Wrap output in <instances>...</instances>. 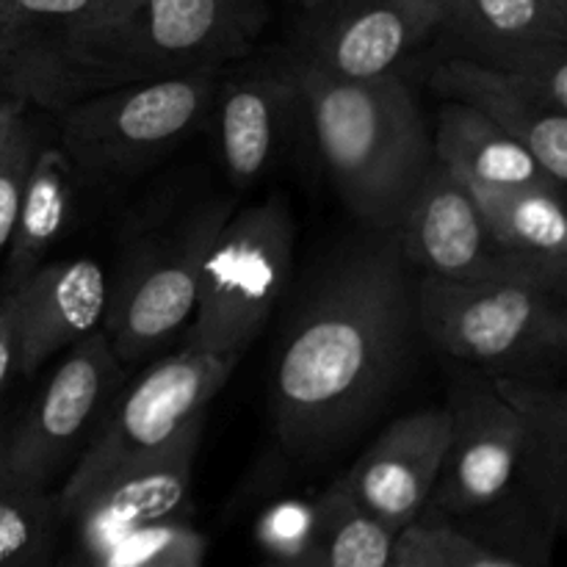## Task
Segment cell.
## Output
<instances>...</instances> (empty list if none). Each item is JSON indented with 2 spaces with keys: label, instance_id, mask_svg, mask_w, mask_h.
<instances>
[{
  "label": "cell",
  "instance_id": "6da1fadb",
  "mask_svg": "<svg viewBox=\"0 0 567 567\" xmlns=\"http://www.w3.org/2000/svg\"><path fill=\"white\" fill-rule=\"evenodd\" d=\"M415 277L393 233L347 244L310 286L271 374V421L288 454L321 463L382 408L413 360Z\"/></svg>",
  "mask_w": 567,
  "mask_h": 567
},
{
  "label": "cell",
  "instance_id": "7a4b0ae2",
  "mask_svg": "<svg viewBox=\"0 0 567 567\" xmlns=\"http://www.w3.org/2000/svg\"><path fill=\"white\" fill-rule=\"evenodd\" d=\"M291 59L305 114L338 194L369 230L393 233L435 164L432 133L402 72L336 78Z\"/></svg>",
  "mask_w": 567,
  "mask_h": 567
},
{
  "label": "cell",
  "instance_id": "3957f363",
  "mask_svg": "<svg viewBox=\"0 0 567 567\" xmlns=\"http://www.w3.org/2000/svg\"><path fill=\"white\" fill-rule=\"evenodd\" d=\"M266 22L269 0H103L61 55L50 111L125 83L236 64Z\"/></svg>",
  "mask_w": 567,
  "mask_h": 567
},
{
  "label": "cell",
  "instance_id": "277c9868",
  "mask_svg": "<svg viewBox=\"0 0 567 567\" xmlns=\"http://www.w3.org/2000/svg\"><path fill=\"white\" fill-rule=\"evenodd\" d=\"M221 75L208 66L75 100L55 111V147L86 186L131 181L208 120Z\"/></svg>",
  "mask_w": 567,
  "mask_h": 567
},
{
  "label": "cell",
  "instance_id": "5b68a950",
  "mask_svg": "<svg viewBox=\"0 0 567 567\" xmlns=\"http://www.w3.org/2000/svg\"><path fill=\"white\" fill-rule=\"evenodd\" d=\"M415 313L432 347L487 374H520L559 360L567 349L565 291L540 282L419 275Z\"/></svg>",
  "mask_w": 567,
  "mask_h": 567
},
{
  "label": "cell",
  "instance_id": "8992f818",
  "mask_svg": "<svg viewBox=\"0 0 567 567\" xmlns=\"http://www.w3.org/2000/svg\"><path fill=\"white\" fill-rule=\"evenodd\" d=\"M293 216L286 197L233 210L199 271L186 349L241 360L286 297L293 271Z\"/></svg>",
  "mask_w": 567,
  "mask_h": 567
},
{
  "label": "cell",
  "instance_id": "52a82bcc",
  "mask_svg": "<svg viewBox=\"0 0 567 567\" xmlns=\"http://www.w3.org/2000/svg\"><path fill=\"white\" fill-rule=\"evenodd\" d=\"M233 210V197L203 199L138 244L122 264L103 319L105 338L122 363L147 360L192 321L205 255Z\"/></svg>",
  "mask_w": 567,
  "mask_h": 567
},
{
  "label": "cell",
  "instance_id": "ba28073f",
  "mask_svg": "<svg viewBox=\"0 0 567 567\" xmlns=\"http://www.w3.org/2000/svg\"><path fill=\"white\" fill-rule=\"evenodd\" d=\"M238 360L186 349L155 363L127 393H120L92 441L55 491V504L66 507L109 471L164 446L188 421L205 413Z\"/></svg>",
  "mask_w": 567,
  "mask_h": 567
},
{
  "label": "cell",
  "instance_id": "9c48e42d",
  "mask_svg": "<svg viewBox=\"0 0 567 567\" xmlns=\"http://www.w3.org/2000/svg\"><path fill=\"white\" fill-rule=\"evenodd\" d=\"M122 382L125 363L103 330L72 343L20 424L0 437V457L28 482L55 493V482L59 476L64 482L78 454L100 430Z\"/></svg>",
  "mask_w": 567,
  "mask_h": 567
},
{
  "label": "cell",
  "instance_id": "30bf717a",
  "mask_svg": "<svg viewBox=\"0 0 567 567\" xmlns=\"http://www.w3.org/2000/svg\"><path fill=\"white\" fill-rule=\"evenodd\" d=\"M393 236L404 264L419 275L454 282L526 280L557 291L567 288L565 280L532 260L507 252L487 230L471 188L437 161L415 188Z\"/></svg>",
  "mask_w": 567,
  "mask_h": 567
},
{
  "label": "cell",
  "instance_id": "8fae6325",
  "mask_svg": "<svg viewBox=\"0 0 567 567\" xmlns=\"http://www.w3.org/2000/svg\"><path fill=\"white\" fill-rule=\"evenodd\" d=\"M203 430L205 413H199L164 446L109 471L59 509L75 567L92 563L131 532L186 518Z\"/></svg>",
  "mask_w": 567,
  "mask_h": 567
},
{
  "label": "cell",
  "instance_id": "7c38bea8",
  "mask_svg": "<svg viewBox=\"0 0 567 567\" xmlns=\"http://www.w3.org/2000/svg\"><path fill=\"white\" fill-rule=\"evenodd\" d=\"M305 11L293 59L352 81L402 72L446 20L443 0H319Z\"/></svg>",
  "mask_w": 567,
  "mask_h": 567
},
{
  "label": "cell",
  "instance_id": "4fadbf2b",
  "mask_svg": "<svg viewBox=\"0 0 567 567\" xmlns=\"http://www.w3.org/2000/svg\"><path fill=\"white\" fill-rule=\"evenodd\" d=\"M449 408V443L419 520H460L493 507L518 482V419L491 380H463Z\"/></svg>",
  "mask_w": 567,
  "mask_h": 567
},
{
  "label": "cell",
  "instance_id": "5bb4252c",
  "mask_svg": "<svg viewBox=\"0 0 567 567\" xmlns=\"http://www.w3.org/2000/svg\"><path fill=\"white\" fill-rule=\"evenodd\" d=\"M238 64L221 75L214 97L216 142L233 188L264 181L291 150L308 120L288 53Z\"/></svg>",
  "mask_w": 567,
  "mask_h": 567
},
{
  "label": "cell",
  "instance_id": "9a60e30c",
  "mask_svg": "<svg viewBox=\"0 0 567 567\" xmlns=\"http://www.w3.org/2000/svg\"><path fill=\"white\" fill-rule=\"evenodd\" d=\"M449 443V408L391 421L341 480L363 513L399 535L421 518Z\"/></svg>",
  "mask_w": 567,
  "mask_h": 567
},
{
  "label": "cell",
  "instance_id": "2e32d148",
  "mask_svg": "<svg viewBox=\"0 0 567 567\" xmlns=\"http://www.w3.org/2000/svg\"><path fill=\"white\" fill-rule=\"evenodd\" d=\"M111 280L94 258L44 260L17 297V374L42 365L94 330H103Z\"/></svg>",
  "mask_w": 567,
  "mask_h": 567
},
{
  "label": "cell",
  "instance_id": "e0dca14e",
  "mask_svg": "<svg viewBox=\"0 0 567 567\" xmlns=\"http://www.w3.org/2000/svg\"><path fill=\"white\" fill-rule=\"evenodd\" d=\"M432 89L449 103H463L518 138L548 177L567 183V111L540 97L520 70L449 55L432 70Z\"/></svg>",
  "mask_w": 567,
  "mask_h": 567
},
{
  "label": "cell",
  "instance_id": "ac0fdd59",
  "mask_svg": "<svg viewBox=\"0 0 567 567\" xmlns=\"http://www.w3.org/2000/svg\"><path fill=\"white\" fill-rule=\"evenodd\" d=\"M518 419V482L551 535L567 518V393L535 374H487Z\"/></svg>",
  "mask_w": 567,
  "mask_h": 567
},
{
  "label": "cell",
  "instance_id": "d6986e66",
  "mask_svg": "<svg viewBox=\"0 0 567 567\" xmlns=\"http://www.w3.org/2000/svg\"><path fill=\"white\" fill-rule=\"evenodd\" d=\"M100 3L103 0H3L0 94L50 111L61 55Z\"/></svg>",
  "mask_w": 567,
  "mask_h": 567
},
{
  "label": "cell",
  "instance_id": "ffe728a7",
  "mask_svg": "<svg viewBox=\"0 0 567 567\" xmlns=\"http://www.w3.org/2000/svg\"><path fill=\"white\" fill-rule=\"evenodd\" d=\"M443 31L454 55L518 66L567 44V0H443Z\"/></svg>",
  "mask_w": 567,
  "mask_h": 567
},
{
  "label": "cell",
  "instance_id": "44dd1931",
  "mask_svg": "<svg viewBox=\"0 0 567 567\" xmlns=\"http://www.w3.org/2000/svg\"><path fill=\"white\" fill-rule=\"evenodd\" d=\"M432 150L437 164L468 188L504 192L554 183L518 138L463 103H443L432 133Z\"/></svg>",
  "mask_w": 567,
  "mask_h": 567
},
{
  "label": "cell",
  "instance_id": "7402d4cb",
  "mask_svg": "<svg viewBox=\"0 0 567 567\" xmlns=\"http://www.w3.org/2000/svg\"><path fill=\"white\" fill-rule=\"evenodd\" d=\"M75 175L55 144H39L6 247L3 291L20 288L61 241L75 208Z\"/></svg>",
  "mask_w": 567,
  "mask_h": 567
},
{
  "label": "cell",
  "instance_id": "603a6c76",
  "mask_svg": "<svg viewBox=\"0 0 567 567\" xmlns=\"http://www.w3.org/2000/svg\"><path fill=\"white\" fill-rule=\"evenodd\" d=\"M487 230L507 252L532 260L567 282L565 186L537 183L524 188H471Z\"/></svg>",
  "mask_w": 567,
  "mask_h": 567
},
{
  "label": "cell",
  "instance_id": "cb8c5ba5",
  "mask_svg": "<svg viewBox=\"0 0 567 567\" xmlns=\"http://www.w3.org/2000/svg\"><path fill=\"white\" fill-rule=\"evenodd\" d=\"M0 567H75L55 493L0 457Z\"/></svg>",
  "mask_w": 567,
  "mask_h": 567
},
{
  "label": "cell",
  "instance_id": "d4e9b609",
  "mask_svg": "<svg viewBox=\"0 0 567 567\" xmlns=\"http://www.w3.org/2000/svg\"><path fill=\"white\" fill-rule=\"evenodd\" d=\"M396 537L363 513L347 487L336 482L313 502V535L305 557L280 567H391Z\"/></svg>",
  "mask_w": 567,
  "mask_h": 567
},
{
  "label": "cell",
  "instance_id": "484cf974",
  "mask_svg": "<svg viewBox=\"0 0 567 567\" xmlns=\"http://www.w3.org/2000/svg\"><path fill=\"white\" fill-rule=\"evenodd\" d=\"M205 548L188 518L161 520L131 532L83 567H203Z\"/></svg>",
  "mask_w": 567,
  "mask_h": 567
},
{
  "label": "cell",
  "instance_id": "4316f807",
  "mask_svg": "<svg viewBox=\"0 0 567 567\" xmlns=\"http://www.w3.org/2000/svg\"><path fill=\"white\" fill-rule=\"evenodd\" d=\"M396 551L424 567H532L460 532L446 520H415L399 532Z\"/></svg>",
  "mask_w": 567,
  "mask_h": 567
},
{
  "label": "cell",
  "instance_id": "83f0119b",
  "mask_svg": "<svg viewBox=\"0 0 567 567\" xmlns=\"http://www.w3.org/2000/svg\"><path fill=\"white\" fill-rule=\"evenodd\" d=\"M313 535V502H286L271 504L255 524V540L264 551V565H293L305 557Z\"/></svg>",
  "mask_w": 567,
  "mask_h": 567
},
{
  "label": "cell",
  "instance_id": "f1b7e54d",
  "mask_svg": "<svg viewBox=\"0 0 567 567\" xmlns=\"http://www.w3.org/2000/svg\"><path fill=\"white\" fill-rule=\"evenodd\" d=\"M39 144L42 142H39L37 125L25 114L17 125L3 164H0V260H3L6 247H9L11 230H14L17 214H20L28 172H31L33 158H37Z\"/></svg>",
  "mask_w": 567,
  "mask_h": 567
},
{
  "label": "cell",
  "instance_id": "f546056e",
  "mask_svg": "<svg viewBox=\"0 0 567 567\" xmlns=\"http://www.w3.org/2000/svg\"><path fill=\"white\" fill-rule=\"evenodd\" d=\"M17 374V297L14 291L0 293V393Z\"/></svg>",
  "mask_w": 567,
  "mask_h": 567
},
{
  "label": "cell",
  "instance_id": "4dcf8cb0",
  "mask_svg": "<svg viewBox=\"0 0 567 567\" xmlns=\"http://www.w3.org/2000/svg\"><path fill=\"white\" fill-rule=\"evenodd\" d=\"M28 114V105L20 100H11L0 94V164H3L6 153L11 147V138H14L17 125H20L22 116Z\"/></svg>",
  "mask_w": 567,
  "mask_h": 567
},
{
  "label": "cell",
  "instance_id": "1f68e13d",
  "mask_svg": "<svg viewBox=\"0 0 567 567\" xmlns=\"http://www.w3.org/2000/svg\"><path fill=\"white\" fill-rule=\"evenodd\" d=\"M391 567H424V565H419L415 563V559H410V557H404V554H393V563H391Z\"/></svg>",
  "mask_w": 567,
  "mask_h": 567
},
{
  "label": "cell",
  "instance_id": "d6a6232c",
  "mask_svg": "<svg viewBox=\"0 0 567 567\" xmlns=\"http://www.w3.org/2000/svg\"><path fill=\"white\" fill-rule=\"evenodd\" d=\"M297 3L302 6V9H310V6H313V3H319V0H297Z\"/></svg>",
  "mask_w": 567,
  "mask_h": 567
},
{
  "label": "cell",
  "instance_id": "836d02e7",
  "mask_svg": "<svg viewBox=\"0 0 567 567\" xmlns=\"http://www.w3.org/2000/svg\"><path fill=\"white\" fill-rule=\"evenodd\" d=\"M0 6H3V0H0Z\"/></svg>",
  "mask_w": 567,
  "mask_h": 567
}]
</instances>
